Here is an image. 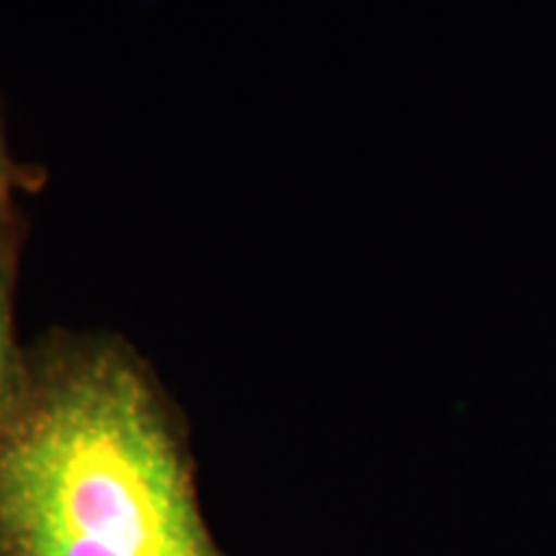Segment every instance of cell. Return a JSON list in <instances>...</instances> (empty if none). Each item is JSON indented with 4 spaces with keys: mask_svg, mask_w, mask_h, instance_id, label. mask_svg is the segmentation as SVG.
Returning <instances> with one entry per match:
<instances>
[{
    "mask_svg": "<svg viewBox=\"0 0 556 556\" xmlns=\"http://www.w3.org/2000/svg\"><path fill=\"white\" fill-rule=\"evenodd\" d=\"M0 556H225L155 389L114 348L29 371L0 430Z\"/></svg>",
    "mask_w": 556,
    "mask_h": 556,
    "instance_id": "obj_1",
    "label": "cell"
},
{
    "mask_svg": "<svg viewBox=\"0 0 556 556\" xmlns=\"http://www.w3.org/2000/svg\"><path fill=\"white\" fill-rule=\"evenodd\" d=\"M11 281V268L0 270V430L9 426L29 381V368L21 361L16 332H13Z\"/></svg>",
    "mask_w": 556,
    "mask_h": 556,
    "instance_id": "obj_2",
    "label": "cell"
},
{
    "mask_svg": "<svg viewBox=\"0 0 556 556\" xmlns=\"http://www.w3.org/2000/svg\"><path fill=\"white\" fill-rule=\"evenodd\" d=\"M11 170H0V270L11 268L13 261V201Z\"/></svg>",
    "mask_w": 556,
    "mask_h": 556,
    "instance_id": "obj_3",
    "label": "cell"
},
{
    "mask_svg": "<svg viewBox=\"0 0 556 556\" xmlns=\"http://www.w3.org/2000/svg\"><path fill=\"white\" fill-rule=\"evenodd\" d=\"M3 168H9V160L3 157V148H0V170H3Z\"/></svg>",
    "mask_w": 556,
    "mask_h": 556,
    "instance_id": "obj_4",
    "label": "cell"
},
{
    "mask_svg": "<svg viewBox=\"0 0 556 556\" xmlns=\"http://www.w3.org/2000/svg\"><path fill=\"white\" fill-rule=\"evenodd\" d=\"M3 170H11V168H3Z\"/></svg>",
    "mask_w": 556,
    "mask_h": 556,
    "instance_id": "obj_5",
    "label": "cell"
}]
</instances>
